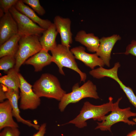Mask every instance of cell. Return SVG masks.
<instances>
[{"label":"cell","instance_id":"obj_1","mask_svg":"<svg viewBox=\"0 0 136 136\" xmlns=\"http://www.w3.org/2000/svg\"><path fill=\"white\" fill-rule=\"evenodd\" d=\"M109 101L99 105L92 104L89 101L84 103L79 114L74 119L65 124H72L76 126L82 128L86 126V121L92 119L94 120L101 121L103 118L113 109V98L111 96L108 98Z\"/></svg>","mask_w":136,"mask_h":136},{"label":"cell","instance_id":"obj_2","mask_svg":"<svg viewBox=\"0 0 136 136\" xmlns=\"http://www.w3.org/2000/svg\"><path fill=\"white\" fill-rule=\"evenodd\" d=\"M32 89L40 98L44 97L59 101L66 93L61 88L57 78L49 73L42 74L34 84Z\"/></svg>","mask_w":136,"mask_h":136},{"label":"cell","instance_id":"obj_3","mask_svg":"<svg viewBox=\"0 0 136 136\" xmlns=\"http://www.w3.org/2000/svg\"><path fill=\"white\" fill-rule=\"evenodd\" d=\"M122 98L121 97L119 98L117 101L114 103L111 113L109 115L105 116L101 122H97V125L95 129H99L102 131L111 132L112 126L119 122H123L129 125L132 126L136 124L134 121L129 119L130 117L136 116V113L132 112L130 107L124 109L119 108V104Z\"/></svg>","mask_w":136,"mask_h":136},{"label":"cell","instance_id":"obj_4","mask_svg":"<svg viewBox=\"0 0 136 136\" xmlns=\"http://www.w3.org/2000/svg\"><path fill=\"white\" fill-rule=\"evenodd\" d=\"M71 92L66 93L60 101L58 108L61 112L64 111L69 104L77 103L83 98L90 97L97 99L99 98L97 92L96 86L90 80L80 87L78 83L75 84Z\"/></svg>","mask_w":136,"mask_h":136},{"label":"cell","instance_id":"obj_5","mask_svg":"<svg viewBox=\"0 0 136 136\" xmlns=\"http://www.w3.org/2000/svg\"><path fill=\"white\" fill-rule=\"evenodd\" d=\"M51 52L53 62L58 67L60 74L65 75L62 69L63 67L69 68L79 74L80 77L81 81L85 82L87 78L86 74L79 69L75 61V57L69 48L61 44H58Z\"/></svg>","mask_w":136,"mask_h":136},{"label":"cell","instance_id":"obj_6","mask_svg":"<svg viewBox=\"0 0 136 136\" xmlns=\"http://www.w3.org/2000/svg\"><path fill=\"white\" fill-rule=\"evenodd\" d=\"M39 37L35 35L21 36L19 42V48L15 56L16 63L14 69L17 72L27 59L42 49Z\"/></svg>","mask_w":136,"mask_h":136},{"label":"cell","instance_id":"obj_7","mask_svg":"<svg viewBox=\"0 0 136 136\" xmlns=\"http://www.w3.org/2000/svg\"><path fill=\"white\" fill-rule=\"evenodd\" d=\"M9 11L17 23L18 34L21 36L35 35L40 37L46 30L20 12L14 6Z\"/></svg>","mask_w":136,"mask_h":136},{"label":"cell","instance_id":"obj_8","mask_svg":"<svg viewBox=\"0 0 136 136\" xmlns=\"http://www.w3.org/2000/svg\"><path fill=\"white\" fill-rule=\"evenodd\" d=\"M18 75L20 80V108L24 110L37 109L41 103L40 98L33 91L32 86L22 75L18 73Z\"/></svg>","mask_w":136,"mask_h":136},{"label":"cell","instance_id":"obj_9","mask_svg":"<svg viewBox=\"0 0 136 136\" xmlns=\"http://www.w3.org/2000/svg\"><path fill=\"white\" fill-rule=\"evenodd\" d=\"M1 18L0 46L18 34L17 23L9 11L5 13Z\"/></svg>","mask_w":136,"mask_h":136},{"label":"cell","instance_id":"obj_10","mask_svg":"<svg viewBox=\"0 0 136 136\" xmlns=\"http://www.w3.org/2000/svg\"><path fill=\"white\" fill-rule=\"evenodd\" d=\"M121 39V37L117 34L103 37L100 39L99 45L96 53L108 67L110 66L111 52L113 47L117 42Z\"/></svg>","mask_w":136,"mask_h":136},{"label":"cell","instance_id":"obj_11","mask_svg":"<svg viewBox=\"0 0 136 136\" xmlns=\"http://www.w3.org/2000/svg\"><path fill=\"white\" fill-rule=\"evenodd\" d=\"M2 84L5 92L7 99L9 101L12 107L13 117L16 118L18 122L21 123L29 127H32L38 130L40 126L33 123L29 120L24 119L20 115V111L18 104V100L20 97L19 92L8 88Z\"/></svg>","mask_w":136,"mask_h":136},{"label":"cell","instance_id":"obj_12","mask_svg":"<svg viewBox=\"0 0 136 136\" xmlns=\"http://www.w3.org/2000/svg\"><path fill=\"white\" fill-rule=\"evenodd\" d=\"M54 23L60 35L61 44L69 48L70 45L73 42L70 19L68 18H63L57 15L54 18Z\"/></svg>","mask_w":136,"mask_h":136},{"label":"cell","instance_id":"obj_13","mask_svg":"<svg viewBox=\"0 0 136 136\" xmlns=\"http://www.w3.org/2000/svg\"><path fill=\"white\" fill-rule=\"evenodd\" d=\"M85 48L79 46L73 48L70 50L75 58L79 60L92 70L97 66L103 67L105 65L102 59L96 53L90 54L85 51Z\"/></svg>","mask_w":136,"mask_h":136},{"label":"cell","instance_id":"obj_14","mask_svg":"<svg viewBox=\"0 0 136 136\" xmlns=\"http://www.w3.org/2000/svg\"><path fill=\"white\" fill-rule=\"evenodd\" d=\"M14 7L20 12L45 29H47L52 23L48 19L39 17L32 9L25 4L22 0H18Z\"/></svg>","mask_w":136,"mask_h":136},{"label":"cell","instance_id":"obj_15","mask_svg":"<svg viewBox=\"0 0 136 136\" xmlns=\"http://www.w3.org/2000/svg\"><path fill=\"white\" fill-rule=\"evenodd\" d=\"M12 109L8 100L0 104V130L8 127L18 128L13 119Z\"/></svg>","mask_w":136,"mask_h":136},{"label":"cell","instance_id":"obj_16","mask_svg":"<svg viewBox=\"0 0 136 136\" xmlns=\"http://www.w3.org/2000/svg\"><path fill=\"white\" fill-rule=\"evenodd\" d=\"M52 62V56L49 53L48 51L42 49L27 60L24 63L32 65L34 68L35 71L38 72L41 71L44 67Z\"/></svg>","mask_w":136,"mask_h":136},{"label":"cell","instance_id":"obj_17","mask_svg":"<svg viewBox=\"0 0 136 136\" xmlns=\"http://www.w3.org/2000/svg\"><path fill=\"white\" fill-rule=\"evenodd\" d=\"M58 33L55 25L52 23L39 37V41L42 49L48 51L55 48L57 45L56 39Z\"/></svg>","mask_w":136,"mask_h":136},{"label":"cell","instance_id":"obj_18","mask_svg":"<svg viewBox=\"0 0 136 136\" xmlns=\"http://www.w3.org/2000/svg\"><path fill=\"white\" fill-rule=\"evenodd\" d=\"M76 41L85 46L91 52H96L100 44V39L92 33H87L84 30L79 31L75 37Z\"/></svg>","mask_w":136,"mask_h":136},{"label":"cell","instance_id":"obj_19","mask_svg":"<svg viewBox=\"0 0 136 136\" xmlns=\"http://www.w3.org/2000/svg\"><path fill=\"white\" fill-rule=\"evenodd\" d=\"M21 37L17 34L0 45V58L6 56H15L19 48V42Z\"/></svg>","mask_w":136,"mask_h":136},{"label":"cell","instance_id":"obj_20","mask_svg":"<svg viewBox=\"0 0 136 136\" xmlns=\"http://www.w3.org/2000/svg\"><path fill=\"white\" fill-rule=\"evenodd\" d=\"M18 72L14 67L10 70L7 74L0 78V83L8 88L19 92L20 86V80Z\"/></svg>","mask_w":136,"mask_h":136},{"label":"cell","instance_id":"obj_21","mask_svg":"<svg viewBox=\"0 0 136 136\" xmlns=\"http://www.w3.org/2000/svg\"><path fill=\"white\" fill-rule=\"evenodd\" d=\"M110 78L115 81L119 85L120 88L124 92L130 103L136 108V96L132 89L129 86H126L119 79L118 72L114 71L110 75Z\"/></svg>","mask_w":136,"mask_h":136},{"label":"cell","instance_id":"obj_22","mask_svg":"<svg viewBox=\"0 0 136 136\" xmlns=\"http://www.w3.org/2000/svg\"><path fill=\"white\" fill-rule=\"evenodd\" d=\"M16 63L15 56H6L1 58L0 70L7 73L11 69L14 67Z\"/></svg>","mask_w":136,"mask_h":136},{"label":"cell","instance_id":"obj_23","mask_svg":"<svg viewBox=\"0 0 136 136\" xmlns=\"http://www.w3.org/2000/svg\"><path fill=\"white\" fill-rule=\"evenodd\" d=\"M24 3L28 5L35 11L40 16H43L46 12L44 8L40 5L39 0H22Z\"/></svg>","mask_w":136,"mask_h":136},{"label":"cell","instance_id":"obj_24","mask_svg":"<svg viewBox=\"0 0 136 136\" xmlns=\"http://www.w3.org/2000/svg\"><path fill=\"white\" fill-rule=\"evenodd\" d=\"M20 133L18 128L8 127L2 129L0 136H20Z\"/></svg>","mask_w":136,"mask_h":136},{"label":"cell","instance_id":"obj_25","mask_svg":"<svg viewBox=\"0 0 136 136\" xmlns=\"http://www.w3.org/2000/svg\"><path fill=\"white\" fill-rule=\"evenodd\" d=\"M18 0H0V9L4 13L9 11L10 9L14 6Z\"/></svg>","mask_w":136,"mask_h":136},{"label":"cell","instance_id":"obj_26","mask_svg":"<svg viewBox=\"0 0 136 136\" xmlns=\"http://www.w3.org/2000/svg\"><path fill=\"white\" fill-rule=\"evenodd\" d=\"M123 53L126 55L131 54L136 57V40H133L127 46L125 52Z\"/></svg>","mask_w":136,"mask_h":136},{"label":"cell","instance_id":"obj_27","mask_svg":"<svg viewBox=\"0 0 136 136\" xmlns=\"http://www.w3.org/2000/svg\"><path fill=\"white\" fill-rule=\"evenodd\" d=\"M46 123L42 124L40 126L38 131L31 136H44L46 133Z\"/></svg>","mask_w":136,"mask_h":136},{"label":"cell","instance_id":"obj_28","mask_svg":"<svg viewBox=\"0 0 136 136\" xmlns=\"http://www.w3.org/2000/svg\"><path fill=\"white\" fill-rule=\"evenodd\" d=\"M7 99L6 96L5 91L4 90L2 85H0V102H2L4 101L5 99Z\"/></svg>","mask_w":136,"mask_h":136},{"label":"cell","instance_id":"obj_29","mask_svg":"<svg viewBox=\"0 0 136 136\" xmlns=\"http://www.w3.org/2000/svg\"><path fill=\"white\" fill-rule=\"evenodd\" d=\"M126 136H136V130H133L129 133Z\"/></svg>","mask_w":136,"mask_h":136},{"label":"cell","instance_id":"obj_30","mask_svg":"<svg viewBox=\"0 0 136 136\" xmlns=\"http://www.w3.org/2000/svg\"><path fill=\"white\" fill-rule=\"evenodd\" d=\"M132 120L135 122L136 124V118H133L132 119Z\"/></svg>","mask_w":136,"mask_h":136}]
</instances>
